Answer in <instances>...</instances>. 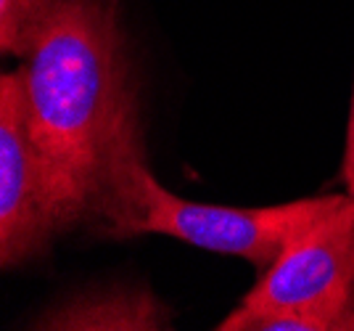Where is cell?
<instances>
[{
  "label": "cell",
  "instance_id": "cell-1",
  "mask_svg": "<svg viewBox=\"0 0 354 331\" xmlns=\"http://www.w3.org/2000/svg\"><path fill=\"white\" fill-rule=\"evenodd\" d=\"M21 75L32 138L82 223L133 239L151 170L140 82L117 3L61 0Z\"/></svg>",
  "mask_w": 354,
  "mask_h": 331
},
{
  "label": "cell",
  "instance_id": "cell-2",
  "mask_svg": "<svg viewBox=\"0 0 354 331\" xmlns=\"http://www.w3.org/2000/svg\"><path fill=\"white\" fill-rule=\"evenodd\" d=\"M220 331H354V199L299 233Z\"/></svg>",
  "mask_w": 354,
  "mask_h": 331
},
{
  "label": "cell",
  "instance_id": "cell-3",
  "mask_svg": "<svg viewBox=\"0 0 354 331\" xmlns=\"http://www.w3.org/2000/svg\"><path fill=\"white\" fill-rule=\"evenodd\" d=\"M82 226L80 210L37 149L21 69L0 77V265L21 268L53 239Z\"/></svg>",
  "mask_w": 354,
  "mask_h": 331
},
{
  "label": "cell",
  "instance_id": "cell-4",
  "mask_svg": "<svg viewBox=\"0 0 354 331\" xmlns=\"http://www.w3.org/2000/svg\"><path fill=\"white\" fill-rule=\"evenodd\" d=\"M349 194L307 196L272 207H220L198 204L167 191L148 172L140 196L135 236L164 233L220 255H236L267 271L286 247L325 215L336 212Z\"/></svg>",
  "mask_w": 354,
  "mask_h": 331
},
{
  "label": "cell",
  "instance_id": "cell-5",
  "mask_svg": "<svg viewBox=\"0 0 354 331\" xmlns=\"http://www.w3.org/2000/svg\"><path fill=\"white\" fill-rule=\"evenodd\" d=\"M172 313L146 286H98L48 307L32 329L56 331H159Z\"/></svg>",
  "mask_w": 354,
  "mask_h": 331
},
{
  "label": "cell",
  "instance_id": "cell-6",
  "mask_svg": "<svg viewBox=\"0 0 354 331\" xmlns=\"http://www.w3.org/2000/svg\"><path fill=\"white\" fill-rule=\"evenodd\" d=\"M59 6L61 0H0V51L27 59Z\"/></svg>",
  "mask_w": 354,
  "mask_h": 331
},
{
  "label": "cell",
  "instance_id": "cell-7",
  "mask_svg": "<svg viewBox=\"0 0 354 331\" xmlns=\"http://www.w3.org/2000/svg\"><path fill=\"white\" fill-rule=\"evenodd\" d=\"M344 183L346 191L354 199V96H352V111H349V130H346V151H344Z\"/></svg>",
  "mask_w": 354,
  "mask_h": 331
}]
</instances>
